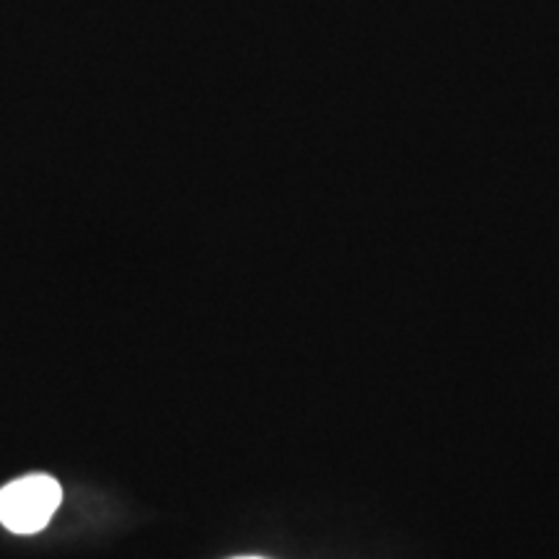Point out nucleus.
Returning a JSON list of instances; mask_svg holds the SVG:
<instances>
[{
	"label": "nucleus",
	"instance_id": "f257e3e1",
	"mask_svg": "<svg viewBox=\"0 0 559 559\" xmlns=\"http://www.w3.org/2000/svg\"><path fill=\"white\" fill-rule=\"evenodd\" d=\"M62 502V487L47 474L21 477L0 489V523L13 534H37Z\"/></svg>",
	"mask_w": 559,
	"mask_h": 559
},
{
	"label": "nucleus",
	"instance_id": "f03ea898",
	"mask_svg": "<svg viewBox=\"0 0 559 559\" xmlns=\"http://www.w3.org/2000/svg\"><path fill=\"white\" fill-rule=\"evenodd\" d=\"M239 559H262V557H239Z\"/></svg>",
	"mask_w": 559,
	"mask_h": 559
}]
</instances>
